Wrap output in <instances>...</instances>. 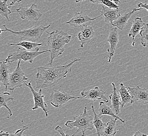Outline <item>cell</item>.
Returning a JSON list of instances; mask_svg holds the SVG:
<instances>
[{
  "label": "cell",
  "instance_id": "6da1fadb",
  "mask_svg": "<svg viewBox=\"0 0 148 136\" xmlns=\"http://www.w3.org/2000/svg\"><path fill=\"white\" fill-rule=\"evenodd\" d=\"M81 60V58H76L67 65L49 68L38 67L36 75V88L43 89L57 84L61 80L67 77L69 72H71L72 65Z\"/></svg>",
  "mask_w": 148,
  "mask_h": 136
},
{
  "label": "cell",
  "instance_id": "7a4b0ae2",
  "mask_svg": "<svg viewBox=\"0 0 148 136\" xmlns=\"http://www.w3.org/2000/svg\"><path fill=\"white\" fill-rule=\"evenodd\" d=\"M46 32L49 35L47 40V45L50 50V60L49 65L51 67L55 59L61 56L65 51L64 46L70 41L71 35L62 31H56L51 33L47 31Z\"/></svg>",
  "mask_w": 148,
  "mask_h": 136
},
{
  "label": "cell",
  "instance_id": "3957f363",
  "mask_svg": "<svg viewBox=\"0 0 148 136\" xmlns=\"http://www.w3.org/2000/svg\"><path fill=\"white\" fill-rule=\"evenodd\" d=\"M3 26L5 27V29L1 30V33L2 31H9L14 35L15 36L20 37L21 41L25 40L26 41L36 43V41H40V37L44 32L46 31L47 29L51 27V25H49L47 26L35 25L30 29L18 31H13L11 29H8L5 25H4Z\"/></svg>",
  "mask_w": 148,
  "mask_h": 136
},
{
  "label": "cell",
  "instance_id": "277c9868",
  "mask_svg": "<svg viewBox=\"0 0 148 136\" xmlns=\"http://www.w3.org/2000/svg\"><path fill=\"white\" fill-rule=\"evenodd\" d=\"M75 121L68 120L65 124L66 127L71 129L77 128L76 133L81 131L85 134L86 131H92L94 129L93 120L91 116L89 115L87 107L84 108V113L81 115L74 117Z\"/></svg>",
  "mask_w": 148,
  "mask_h": 136
},
{
  "label": "cell",
  "instance_id": "5b68a950",
  "mask_svg": "<svg viewBox=\"0 0 148 136\" xmlns=\"http://www.w3.org/2000/svg\"><path fill=\"white\" fill-rule=\"evenodd\" d=\"M50 52L49 50L38 52H31L25 50V49L18 48L15 52H12L9 54V56L5 60V63H10V64L19 60H23L32 63L36 57L41 54Z\"/></svg>",
  "mask_w": 148,
  "mask_h": 136
},
{
  "label": "cell",
  "instance_id": "8992f818",
  "mask_svg": "<svg viewBox=\"0 0 148 136\" xmlns=\"http://www.w3.org/2000/svg\"><path fill=\"white\" fill-rule=\"evenodd\" d=\"M21 60L18 61L16 68L10 75L8 89L13 91V92L15 88H22L23 83L29 80L21 68Z\"/></svg>",
  "mask_w": 148,
  "mask_h": 136
},
{
  "label": "cell",
  "instance_id": "52a82bcc",
  "mask_svg": "<svg viewBox=\"0 0 148 136\" xmlns=\"http://www.w3.org/2000/svg\"><path fill=\"white\" fill-rule=\"evenodd\" d=\"M83 97L71 96L65 92H60L54 90L50 97V102L51 105L56 108L60 107L66 104L69 101L73 99H80Z\"/></svg>",
  "mask_w": 148,
  "mask_h": 136
},
{
  "label": "cell",
  "instance_id": "ba28073f",
  "mask_svg": "<svg viewBox=\"0 0 148 136\" xmlns=\"http://www.w3.org/2000/svg\"><path fill=\"white\" fill-rule=\"evenodd\" d=\"M16 11L18 13L22 20H35L37 22L42 16L43 14L38 9L37 5L33 4L29 7H23L20 6V8L16 9Z\"/></svg>",
  "mask_w": 148,
  "mask_h": 136
},
{
  "label": "cell",
  "instance_id": "9c48e42d",
  "mask_svg": "<svg viewBox=\"0 0 148 136\" xmlns=\"http://www.w3.org/2000/svg\"><path fill=\"white\" fill-rule=\"evenodd\" d=\"M100 17H101V15L98 17L91 18L82 11L80 12H76L74 17L69 21L67 22L66 24H69L72 27L81 28L85 26L89 25V24H90L92 22Z\"/></svg>",
  "mask_w": 148,
  "mask_h": 136
},
{
  "label": "cell",
  "instance_id": "30bf717a",
  "mask_svg": "<svg viewBox=\"0 0 148 136\" xmlns=\"http://www.w3.org/2000/svg\"><path fill=\"white\" fill-rule=\"evenodd\" d=\"M24 84L27 87L29 88V89L31 90L32 94H33V98L34 100V105L32 107V109L34 111V110H36L37 109H38L39 108H40L45 112L46 116L48 117H49V114H48L49 111L47 110V105L44 99L45 96L42 94L43 89H40L39 92H36L33 88V86L32 85L31 82H29V84H26L25 82Z\"/></svg>",
  "mask_w": 148,
  "mask_h": 136
},
{
  "label": "cell",
  "instance_id": "8fae6325",
  "mask_svg": "<svg viewBox=\"0 0 148 136\" xmlns=\"http://www.w3.org/2000/svg\"><path fill=\"white\" fill-rule=\"evenodd\" d=\"M105 92L99 88L98 86H96L88 91L84 90L81 92V95L83 98L90 99L92 102L101 99L105 103H108V99L105 97Z\"/></svg>",
  "mask_w": 148,
  "mask_h": 136
},
{
  "label": "cell",
  "instance_id": "7c38bea8",
  "mask_svg": "<svg viewBox=\"0 0 148 136\" xmlns=\"http://www.w3.org/2000/svg\"><path fill=\"white\" fill-rule=\"evenodd\" d=\"M107 41L110 45V48L107 50L108 55L106 57L109 58L108 62L111 63V59L114 57V52L116 49L117 44L119 42V35L117 27H112L109 34Z\"/></svg>",
  "mask_w": 148,
  "mask_h": 136
},
{
  "label": "cell",
  "instance_id": "4fadbf2b",
  "mask_svg": "<svg viewBox=\"0 0 148 136\" xmlns=\"http://www.w3.org/2000/svg\"><path fill=\"white\" fill-rule=\"evenodd\" d=\"M95 35V33L94 29L91 26L86 25L81 27L80 31L77 35V37L80 42V47L83 48L85 45L90 43Z\"/></svg>",
  "mask_w": 148,
  "mask_h": 136
},
{
  "label": "cell",
  "instance_id": "5bb4252c",
  "mask_svg": "<svg viewBox=\"0 0 148 136\" xmlns=\"http://www.w3.org/2000/svg\"><path fill=\"white\" fill-rule=\"evenodd\" d=\"M121 15L119 9H110L104 5L102 7L101 16L106 23L112 25L114 21L117 20Z\"/></svg>",
  "mask_w": 148,
  "mask_h": 136
},
{
  "label": "cell",
  "instance_id": "9a60e30c",
  "mask_svg": "<svg viewBox=\"0 0 148 136\" xmlns=\"http://www.w3.org/2000/svg\"><path fill=\"white\" fill-rule=\"evenodd\" d=\"M128 88L134 98L138 102L144 104H148V90L147 89L140 88L139 86L134 88L128 87Z\"/></svg>",
  "mask_w": 148,
  "mask_h": 136
},
{
  "label": "cell",
  "instance_id": "2e32d148",
  "mask_svg": "<svg viewBox=\"0 0 148 136\" xmlns=\"http://www.w3.org/2000/svg\"><path fill=\"white\" fill-rule=\"evenodd\" d=\"M142 8L134 9L132 11L125 12L123 15H121L117 20L114 21L112 26L117 29H119L120 30L123 31L125 29L126 25L128 22L129 20L131 18L133 15L138 11L142 10Z\"/></svg>",
  "mask_w": 148,
  "mask_h": 136
},
{
  "label": "cell",
  "instance_id": "e0dca14e",
  "mask_svg": "<svg viewBox=\"0 0 148 136\" xmlns=\"http://www.w3.org/2000/svg\"><path fill=\"white\" fill-rule=\"evenodd\" d=\"M113 86V93L109 95V99L111 101V105L110 106L114 110L115 114L118 115L120 113V109L121 108L122 103L120 101L121 97L119 94L117 93V88L114 83H112Z\"/></svg>",
  "mask_w": 148,
  "mask_h": 136
},
{
  "label": "cell",
  "instance_id": "ac0fdd59",
  "mask_svg": "<svg viewBox=\"0 0 148 136\" xmlns=\"http://www.w3.org/2000/svg\"><path fill=\"white\" fill-rule=\"evenodd\" d=\"M120 88L118 91L119 92L121 99V108L123 107L124 106L127 104L134 103V96L130 93V91L129 90L128 87L127 88L123 83H120Z\"/></svg>",
  "mask_w": 148,
  "mask_h": 136
},
{
  "label": "cell",
  "instance_id": "d6986e66",
  "mask_svg": "<svg viewBox=\"0 0 148 136\" xmlns=\"http://www.w3.org/2000/svg\"><path fill=\"white\" fill-rule=\"evenodd\" d=\"M10 68L5 61L0 63V80L5 86V91H8L10 78Z\"/></svg>",
  "mask_w": 148,
  "mask_h": 136
},
{
  "label": "cell",
  "instance_id": "ffe728a7",
  "mask_svg": "<svg viewBox=\"0 0 148 136\" xmlns=\"http://www.w3.org/2000/svg\"><path fill=\"white\" fill-rule=\"evenodd\" d=\"M145 23H144L141 18L136 17L132 23L130 32L129 33V37H131L134 40L137 35L140 34V31L144 29Z\"/></svg>",
  "mask_w": 148,
  "mask_h": 136
},
{
  "label": "cell",
  "instance_id": "44dd1931",
  "mask_svg": "<svg viewBox=\"0 0 148 136\" xmlns=\"http://www.w3.org/2000/svg\"><path fill=\"white\" fill-rule=\"evenodd\" d=\"M8 45L10 46H20L23 47L26 50L31 52H38L39 51V47L44 46L42 43H34L29 41L22 40L17 44H8Z\"/></svg>",
  "mask_w": 148,
  "mask_h": 136
},
{
  "label": "cell",
  "instance_id": "7402d4cb",
  "mask_svg": "<svg viewBox=\"0 0 148 136\" xmlns=\"http://www.w3.org/2000/svg\"><path fill=\"white\" fill-rule=\"evenodd\" d=\"M99 107L98 108V112H99V115L100 116L102 115H109L111 116L114 117V118H116L117 119H119L123 123L125 122V120L123 119H121L117 116V115L115 114L114 110L112 108L109 106L107 105L106 104L105 102L103 101H101L100 102Z\"/></svg>",
  "mask_w": 148,
  "mask_h": 136
},
{
  "label": "cell",
  "instance_id": "603a6c76",
  "mask_svg": "<svg viewBox=\"0 0 148 136\" xmlns=\"http://www.w3.org/2000/svg\"><path fill=\"white\" fill-rule=\"evenodd\" d=\"M118 119H110L109 122L106 123L105 127L103 131V133L100 136H114L118 130L116 129V122Z\"/></svg>",
  "mask_w": 148,
  "mask_h": 136
},
{
  "label": "cell",
  "instance_id": "cb8c5ba5",
  "mask_svg": "<svg viewBox=\"0 0 148 136\" xmlns=\"http://www.w3.org/2000/svg\"><path fill=\"white\" fill-rule=\"evenodd\" d=\"M91 107H92L91 108H92V110L94 114L93 125H94V127L96 129L97 135L98 136H100L101 133H103V131L105 127L106 123H104L103 122V120L99 115L97 114L95 112L94 105H92Z\"/></svg>",
  "mask_w": 148,
  "mask_h": 136
},
{
  "label": "cell",
  "instance_id": "d4e9b609",
  "mask_svg": "<svg viewBox=\"0 0 148 136\" xmlns=\"http://www.w3.org/2000/svg\"><path fill=\"white\" fill-rule=\"evenodd\" d=\"M10 93L6 92H1L0 93V107H5L8 109L9 116H8V118H10L13 115L11 109L8 106V103L10 101L13 102L14 99L13 97H10Z\"/></svg>",
  "mask_w": 148,
  "mask_h": 136
},
{
  "label": "cell",
  "instance_id": "484cf974",
  "mask_svg": "<svg viewBox=\"0 0 148 136\" xmlns=\"http://www.w3.org/2000/svg\"><path fill=\"white\" fill-rule=\"evenodd\" d=\"M7 2L8 0H0V15L6 17L8 20L10 21L9 15L13 13H16V11H11L9 9L11 6Z\"/></svg>",
  "mask_w": 148,
  "mask_h": 136
},
{
  "label": "cell",
  "instance_id": "4316f807",
  "mask_svg": "<svg viewBox=\"0 0 148 136\" xmlns=\"http://www.w3.org/2000/svg\"><path fill=\"white\" fill-rule=\"evenodd\" d=\"M140 41L144 47H148V23H145L144 29L140 33Z\"/></svg>",
  "mask_w": 148,
  "mask_h": 136
},
{
  "label": "cell",
  "instance_id": "83f0119b",
  "mask_svg": "<svg viewBox=\"0 0 148 136\" xmlns=\"http://www.w3.org/2000/svg\"><path fill=\"white\" fill-rule=\"evenodd\" d=\"M101 4H102L103 5H104V6H106L109 7L110 9H119V6L117 5V4H114L110 0H101Z\"/></svg>",
  "mask_w": 148,
  "mask_h": 136
},
{
  "label": "cell",
  "instance_id": "f1b7e54d",
  "mask_svg": "<svg viewBox=\"0 0 148 136\" xmlns=\"http://www.w3.org/2000/svg\"><path fill=\"white\" fill-rule=\"evenodd\" d=\"M29 129V127L25 126H23L20 129L16 131V133L13 134H11V136H23V132L24 131H27Z\"/></svg>",
  "mask_w": 148,
  "mask_h": 136
},
{
  "label": "cell",
  "instance_id": "f546056e",
  "mask_svg": "<svg viewBox=\"0 0 148 136\" xmlns=\"http://www.w3.org/2000/svg\"><path fill=\"white\" fill-rule=\"evenodd\" d=\"M55 130L57 131L58 132H59V133L60 134V135L62 136H74L76 134V133H74L72 136H69V135L66 134L65 132L64 131L63 128L61 127L60 126H58L56 127L55 128Z\"/></svg>",
  "mask_w": 148,
  "mask_h": 136
},
{
  "label": "cell",
  "instance_id": "4dcf8cb0",
  "mask_svg": "<svg viewBox=\"0 0 148 136\" xmlns=\"http://www.w3.org/2000/svg\"><path fill=\"white\" fill-rule=\"evenodd\" d=\"M137 7L138 8L145 9L148 11V4H147V3L144 4V3H141V2H139L137 4Z\"/></svg>",
  "mask_w": 148,
  "mask_h": 136
},
{
  "label": "cell",
  "instance_id": "1f68e13d",
  "mask_svg": "<svg viewBox=\"0 0 148 136\" xmlns=\"http://www.w3.org/2000/svg\"><path fill=\"white\" fill-rule=\"evenodd\" d=\"M0 136H11V134H10L9 132H4L3 131H1Z\"/></svg>",
  "mask_w": 148,
  "mask_h": 136
},
{
  "label": "cell",
  "instance_id": "d6a6232c",
  "mask_svg": "<svg viewBox=\"0 0 148 136\" xmlns=\"http://www.w3.org/2000/svg\"><path fill=\"white\" fill-rule=\"evenodd\" d=\"M148 136V135H145V134L142 133L141 132H140L139 131H138L137 132H136L134 134V136Z\"/></svg>",
  "mask_w": 148,
  "mask_h": 136
},
{
  "label": "cell",
  "instance_id": "836d02e7",
  "mask_svg": "<svg viewBox=\"0 0 148 136\" xmlns=\"http://www.w3.org/2000/svg\"><path fill=\"white\" fill-rule=\"evenodd\" d=\"M11 3H10L9 5L11 7V6L14 5L15 3H20L22 0H11Z\"/></svg>",
  "mask_w": 148,
  "mask_h": 136
},
{
  "label": "cell",
  "instance_id": "e575fe53",
  "mask_svg": "<svg viewBox=\"0 0 148 136\" xmlns=\"http://www.w3.org/2000/svg\"><path fill=\"white\" fill-rule=\"evenodd\" d=\"M90 2L93 3H96V4H101V0H90Z\"/></svg>",
  "mask_w": 148,
  "mask_h": 136
},
{
  "label": "cell",
  "instance_id": "d590c367",
  "mask_svg": "<svg viewBox=\"0 0 148 136\" xmlns=\"http://www.w3.org/2000/svg\"><path fill=\"white\" fill-rule=\"evenodd\" d=\"M110 1H111L112 2H114V4H117V5H118V4H119L121 3L120 0H110Z\"/></svg>",
  "mask_w": 148,
  "mask_h": 136
},
{
  "label": "cell",
  "instance_id": "8d00e7d4",
  "mask_svg": "<svg viewBox=\"0 0 148 136\" xmlns=\"http://www.w3.org/2000/svg\"><path fill=\"white\" fill-rule=\"evenodd\" d=\"M86 0H75V2L76 3H79V2H82L84 1H85Z\"/></svg>",
  "mask_w": 148,
  "mask_h": 136
},
{
  "label": "cell",
  "instance_id": "74e56055",
  "mask_svg": "<svg viewBox=\"0 0 148 136\" xmlns=\"http://www.w3.org/2000/svg\"><path fill=\"white\" fill-rule=\"evenodd\" d=\"M82 136H86V135L85 134H83V135H82Z\"/></svg>",
  "mask_w": 148,
  "mask_h": 136
},
{
  "label": "cell",
  "instance_id": "f35d334b",
  "mask_svg": "<svg viewBox=\"0 0 148 136\" xmlns=\"http://www.w3.org/2000/svg\"><path fill=\"white\" fill-rule=\"evenodd\" d=\"M26 136V135H24V136Z\"/></svg>",
  "mask_w": 148,
  "mask_h": 136
}]
</instances>
